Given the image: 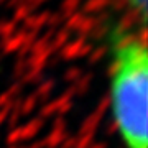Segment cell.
Returning a JSON list of instances; mask_svg holds the SVG:
<instances>
[{
    "label": "cell",
    "mask_w": 148,
    "mask_h": 148,
    "mask_svg": "<svg viewBox=\"0 0 148 148\" xmlns=\"http://www.w3.org/2000/svg\"><path fill=\"white\" fill-rule=\"evenodd\" d=\"M109 112L122 148H148V51L143 36L119 35L114 40Z\"/></svg>",
    "instance_id": "1"
},
{
    "label": "cell",
    "mask_w": 148,
    "mask_h": 148,
    "mask_svg": "<svg viewBox=\"0 0 148 148\" xmlns=\"http://www.w3.org/2000/svg\"><path fill=\"white\" fill-rule=\"evenodd\" d=\"M127 3L132 7V10L142 18V23H145V15H147V0H127Z\"/></svg>",
    "instance_id": "2"
}]
</instances>
